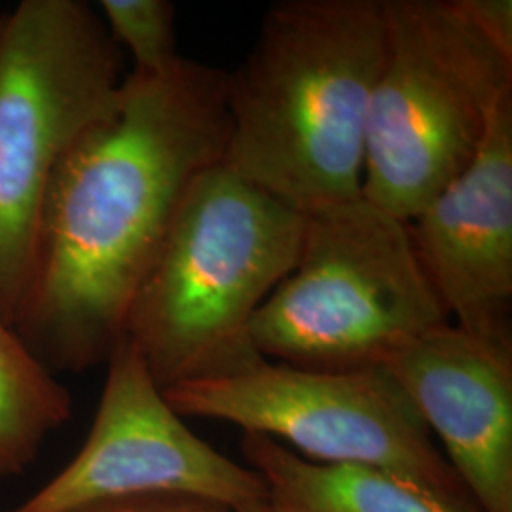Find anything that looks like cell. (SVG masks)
<instances>
[{
	"mask_svg": "<svg viewBox=\"0 0 512 512\" xmlns=\"http://www.w3.org/2000/svg\"><path fill=\"white\" fill-rule=\"evenodd\" d=\"M228 73L184 59L131 71L112 114L57 165L38 224L35 275L14 329L54 365L84 370L124 338L184 196L228 145Z\"/></svg>",
	"mask_w": 512,
	"mask_h": 512,
	"instance_id": "1",
	"label": "cell"
},
{
	"mask_svg": "<svg viewBox=\"0 0 512 512\" xmlns=\"http://www.w3.org/2000/svg\"><path fill=\"white\" fill-rule=\"evenodd\" d=\"M385 0H283L228 73L222 164L302 215L361 196Z\"/></svg>",
	"mask_w": 512,
	"mask_h": 512,
	"instance_id": "2",
	"label": "cell"
},
{
	"mask_svg": "<svg viewBox=\"0 0 512 512\" xmlns=\"http://www.w3.org/2000/svg\"><path fill=\"white\" fill-rule=\"evenodd\" d=\"M304 232L306 215L222 162L194 181L124 327L162 391L264 359L249 325L296 268Z\"/></svg>",
	"mask_w": 512,
	"mask_h": 512,
	"instance_id": "3",
	"label": "cell"
},
{
	"mask_svg": "<svg viewBox=\"0 0 512 512\" xmlns=\"http://www.w3.org/2000/svg\"><path fill=\"white\" fill-rule=\"evenodd\" d=\"M385 8L361 196L408 222L469 167L512 101V2L385 0Z\"/></svg>",
	"mask_w": 512,
	"mask_h": 512,
	"instance_id": "4",
	"label": "cell"
},
{
	"mask_svg": "<svg viewBox=\"0 0 512 512\" xmlns=\"http://www.w3.org/2000/svg\"><path fill=\"white\" fill-rule=\"evenodd\" d=\"M120 48L82 0H21L0 12V317L31 293L38 224L55 169L116 109Z\"/></svg>",
	"mask_w": 512,
	"mask_h": 512,
	"instance_id": "5",
	"label": "cell"
},
{
	"mask_svg": "<svg viewBox=\"0 0 512 512\" xmlns=\"http://www.w3.org/2000/svg\"><path fill=\"white\" fill-rule=\"evenodd\" d=\"M450 323L406 220L363 196L306 215L300 258L256 310L249 340L268 361L357 370Z\"/></svg>",
	"mask_w": 512,
	"mask_h": 512,
	"instance_id": "6",
	"label": "cell"
},
{
	"mask_svg": "<svg viewBox=\"0 0 512 512\" xmlns=\"http://www.w3.org/2000/svg\"><path fill=\"white\" fill-rule=\"evenodd\" d=\"M181 418L234 423L315 463L399 476L459 512H480L385 366L313 370L260 359L164 389Z\"/></svg>",
	"mask_w": 512,
	"mask_h": 512,
	"instance_id": "7",
	"label": "cell"
},
{
	"mask_svg": "<svg viewBox=\"0 0 512 512\" xmlns=\"http://www.w3.org/2000/svg\"><path fill=\"white\" fill-rule=\"evenodd\" d=\"M107 365L97 414L76 458L4 512H78L147 495L202 497L239 511L268 499L256 471L222 456L186 427L126 338Z\"/></svg>",
	"mask_w": 512,
	"mask_h": 512,
	"instance_id": "8",
	"label": "cell"
},
{
	"mask_svg": "<svg viewBox=\"0 0 512 512\" xmlns=\"http://www.w3.org/2000/svg\"><path fill=\"white\" fill-rule=\"evenodd\" d=\"M408 228L459 329L512 357V101L497 112L475 160Z\"/></svg>",
	"mask_w": 512,
	"mask_h": 512,
	"instance_id": "9",
	"label": "cell"
},
{
	"mask_svg": "<svg viewBox=\"0 0 512 512\" xmlns=\"http://www.w3.org/2000/svg\"><path fill=\"white\" fill-rule=\"evenodd\" d=\"M384 366L439 437L478 511L512 512V357L444 323Z\"/></svg>",
	"mask_w": 512,
	"mask_h": 512,
	"instance_id": "10",
	"label": "cell"
},
{
	"mask_svg": "<svg viewBox=\"0 0 512 512\" xmlns=\"http://www.w3.org/2000/svg\"><path fill=\"white\" fill-rule=\"evenodd\" d=\"M241 450L274 512H459L399 476L315 463L264 435L243 433Z\"/></svg>",
	"mask_w": 512,
	"mask_h": 512,
	"instance_id": "11",
	"label": "cell"
},
{
	"mask_svg": "<svg viewBox=\"0 0 512 512\" xmlns=\"http://www.w3.org/2000/svg\"><path fill=\"white\" fill-rule=\"evenodd\" d=\"M69 416L67 389L0 317V478L27 469Z\"/></svg>",
	"mask_w": 512,
	"mask_h": 512,
	"instance_id": "12",
	"label": "cell"
},
{
	"mask_svg": "<svg viewBox=\"0 0 512 512\" xmlns=\"http://www.w3.org/2000/svg\"><path fill=\"white\" fill-rule=\"evenodd\" d=\"M99 12L116 46L128 50L133 71L162 74L181 61L175 16L169 0H101Z\"/></svg>",
	"mask_w": 512,
	"mask_h": 512,
	"instance_id": "13",
	"label": "cell"
},
{
	"mask_svg": "<svg viewBox=\"0 0 512 512\" xmlns=\"http://www.w3.org/2000/svg\"><path fill=\"white\" fill-rule=\"evenodd\" d=\"M78 512H236L202 497L190 495H147L110 501Z\"/></svg>",
	"mask_w": 512,
	"mask_h": 512,
	"instance_id": "14",
	"label": "cell"
},
{
	"mask_svg": "<svg viewBox=\"0 0 512 512\" xmlns=\"http://www.w3.org/2000/svg\"><path fill=\"white\" fill-rule=\"evenodd\" d=\"M236 512H274L272 511V507H270V503H268V499H264V501H258V503H253V505H249V507H243V509H239Z\"/></svg>",
	"mask_w": 512,
	"mask_h": 512,
	"instance_id": "15",
	"label": "cell"
}]
</instances>
